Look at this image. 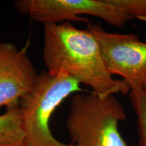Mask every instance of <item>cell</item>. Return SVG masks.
<instances>
[{
    "instance_id": "obj_1",
    "label": "cell",
    "mask_w": 146,
    "mask_h": 146,
    "mask_svg": "<svg viewBox=\"0 0 146 146\" xmlns=\"http://www.w3.org/2000/svg\"><path fill=\"white\" fill-rule=\"evenodd\" d=\"M43 60L52 74H66L101 97L129 94L131 88L108 71L99 43L87 29L70 22L45 24Z\"/></svg>"
},
{
    "instance_id": "obj_2",
    "label": "cell",
    "mask_w": 146,
    "mask_h": 146,
    "mask_svg": "<svg viewBox=\"0 0 146 146\" xmlns=\"http://www.w3.org/2000/svg\"><path fill=\"white\" fill-rule=\"evenodd\" d=\"M125 110L116 95L101 97L94 92L72 97L66 129L72 146H128L118 125Z\"/></svg>"
},
{
    "instance_id": "obj_3",
    "label": "cell",
    "mask_w": 146,
    "mask_h": 146,
    "mask_svg": "<svg viewBox=\"0 0 146 146\" xmlns=\"http://www.w3.org/2000/svg\"><path fill=\"white\" fill-rule=\"evenodd\" d=\"M79 82L66 74H37L33 88L20 100L24 146H72L60 141L50 129V118L67 97L81 91Z\"/></svg>"
},
{
    "instance_id": "obj_4",
    "label": "cell",
    "mask_w": 146,
    "mask_h": 146,
    "mask_svg": "<svg viewBox=\"0 0 146 146\" xmlns=\"http://www.w3.org/2000/svg\"><path fill=\"white\" fill-rule=\"evenodd\" d=\"M16 11L33 21L45 24L84 22L81 15L94 16L113 27H123L133 18L110 0H17Z\"/></svg>"
},
{
    "instance_id": "obj_5",
    "label": "cell",
    "mask_w": 146,
    "mask_h": 146,
    "mask_svg": "<svg viewBox=\"0 0 146 146\" xmlns=\"http://www.w3.org/2000/svg\"><path fill=\"white\" fill-rule=\"evenodd\" d=\"M87 30L99 43L108 71L120 76L131 89H145L146 43L134 34L108 32L98 24H89Z\"/></svg>"
},
{
    "instance_id": "obj_6",
    "label": "cell",
    "mask_w": 146,
    "mask_h": 146,
    "mask_svg": "<svg viewBox=\"0 0 146 146\" xmlns=\"http://www.w3.org/2000/svg\"><path fill=\"white\" fill-rule=\"evenodd\" d=\"M37 74L26 49L0 43V108L18 106L33 88Z\"/></svg>"
},
{
    "instance_id": "obj_7",
    "label": "cell",
    "mask_w": 146,
    "mask_h": 146,
    "mask_svg": "<svg viewBox=\"0 0 146 146\" xmlns=\"http://www.w3.org/2000/svg\"><path fill=\"white\" fill-rule=\"evenodd\" d=\"M25 133L18 106L0 115V146H24Z\"/></svg>"
},
{
    "instance_id": "obj_8",
    "label": "cell",
    "mask_w": 146,
    "mask_h": 146,
    "mask_svg": "<svg viewBox=\"0 0 146 146\" xmlns=\"http://www.w3.org/2000/svg\"><path fill=\"white\" fill-rule=\"evenodd\" d=\"M129 99L137 115L139 146H146V91L145 89H131Z\"/></svg>"
},
{
    "instance_id": "obj_9",
    "label": "cell",
    "mask_w": 146,
    "mask_h": 146,
    "mask_svg": "<svg viewBox=\"0 0 146 146\" xmlns=\"http://www.w3.org/2000/svg\"><path fill=\"white\" fill-rule=\"evenodd\" d=\"M114 5L127 12L133 18L146 22V0H110Z\"/></svg>"
},
{
    "instance_id": "obj_10",
    "label": "cell",
    "mask_w": 146,
    "mask_h": 146,
    "mask_svg": "<svg viewBox=\"0 0 146 146\" xmlns=\"http://www.w3.org/2000/svg\"><path fill=\"white\" fill-rule=\"evenodd\" d=\"M145 91H146V87H145Z\"/></svg>"
}]
</instances>
